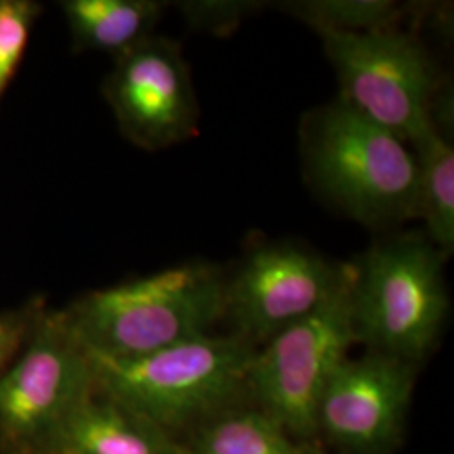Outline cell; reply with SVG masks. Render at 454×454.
<instances>
[{
  "mask_svg": "<svg viewBox=\"0 0 454 454\" xmlns=\"http://www.w3.org/2000/svg\"><path fill=\"white\" fill-rule=\"evenodd\" d=\"M411 146L418 160V217L426 238L448 256L454 247L453 140L431 130Z\"/></svg>",
  "mask_w": 454,
  "mask_h": 454,
  "instance_id": "14",
  "label": "cell"
},
{
  "mask_svg": "<svg viewBox=\"0 0 454 454\" xmlns=\"http://www.w3.org/2000/svg\"><path fill=\"white\" fill-rule=\"evenodd\" d=\"M256 347L238 335H202L145 357L93 358L97 389L168 434L236 407L249 394Z\"/></svg>",
  "mask_w": 454,
  "mask_h": 454,
  "instance_id": "2",
  "label": "cell"
},
{
  "mask_svg": "<svg viewBox=\"0 0 454 454\" xmlns=\"http://www.w3.org/2000/svg\"><path fill=\"white\" fill-rule=\"evenodd\" d=\"M39 12L31 0H0V101L22 65Z\"/></svg>",
  "mask_w": 454,
  "mask_h": 454,
  "instance_id": "16",
  "label": "cell"
},
{
  "mask_svg": "<svg viewBox=\"0 0 454 454\" xmlns=\"http://www.w3.org/2000/svg\"><path fill=\"white\" fill-rule=\"evenodd\" d=\"M226 273L214 262L189 261L105 290L65 309L91 357H145L209 335L224 318Z\"/></svg>",
  "mask_w": 454,
  "mask_h": 454,
  "instance_id": "1",
  "label": "cell"
},
{
  "mask_svg": "<svg viewBox=\"0 0 454 454\" xmlns=\"http://www.w3.org/2000/svg\"><path fill=\"white\" fill-rule=\"evenodd\" d=\"M285 11L315 33H372L395 27L401 7L392 0H296Z\"/></svg>",
  "mask_w": 454,
  "mask_h": 454,
  "instance_id": "15",
  "label": "cell"
},
{
  "mask_svg": "<svg viewBox=\"0 0 454 454\" xmlns=\"http://www.w3.org/2000/svg\"><path fill=\"white\" fill-rule=\"evenodd\" d=\"M416 365L371 352L347 357L325 387L317 427L341 448L384 454L401 436Z\"/></svg>",
  "mask_w": 454,
  "mask_h": 454,
  "instance_id": "10",
  "label": "cell"
},
{
  "mask_svg": "<svg viewBox=\"0 0 454 454\" xmlns=\"http://www.w3.org/2000/svg\"><path fill=\"white\" fill-rule=\"evenodd\" d=\"M95 387L93 358L65 309H44L0 375V454H56L66 424Z\"/></svg>",
  "mask_w": 454,
  "mask_h": 454,
  "instance_id": "5",
  "label": "cell"
},
{
  "mask_svg": "<svg viewBox=\"0 0 454 454\" xmlns=\"http://www.w3.org/2000/svg\"><path fill=\"white\" fill-rule=\"evenodd\" d=\"M56 454H192L157 424L95 390L66 424Z\"/></svg>",
  "mask_w": 454,
  "mask_h": 454,
  "instance_id": "11",
  "label": "cell"
},
{
  "mask_svg": "<svg viewBox=\"0 0 454 454\" xmlns=\"http://www.w3.org/2000/svg\"><path fill=\"white\" fill-rule=\"evenodd\" d=\"M46 309L43 298H34L20 309L0 313V375L9 369L33 333L35 322Z\"/></svg>",
  "mask_w": 454,
  "mask_h": 454,
  "instance_id": "18",
  "label": "cell"
},
{
  "mask_svg": "<svg viewBox=\"0 0 454 454\" xmlns=\"http://www.w3.org/2000/svg\"><path fill=\"white\" fill-rule=\"evenodd\" d=\"M340 275L341 266L300 246L260 244L226 276L224 318L234 325V335L260 348L318 309Z\"/></svg>",
  "mask_w": 454,
  "mask_h": 454,
  "instance_id": "8",
  "label": "cell"
},
{
  "mask_svg": "<svg viewBox=\"0 0 454 454\" xmlns=\"http://www.w3.org/2000/svg\"><path fill=\"white\" fill-rule=\"evenodd\" d=\"M305 157L315 185L360 223L418 217L414 150L340 98L313 116Z\"/></svg>",
  "mask_w": 454,
  "mask_h": 454,
  "instance_id": "4",
  "label": "cell"
},
{
  "mask_svg": "<svg viewBox=\"0 0 454 454\" xmlns=\"http://www.w3.org/2000/svg\"><path fill=\"white\" fill-rule=\"evenodd\" d=\"M358 343L352 305V264H341L335 290L318 309L256 348L249 394L296 438H311L332 375Z\"/></svg>",
  "mask_w": 454,
  "mask_h": 454,
  "instance_id": "6",
  "label": "cell"
},
{
  "mask_svg": "<svg viewBox=\"0 0 454 454\" xmlns=\"http://www.w3.org/2000/svg\"><path fill=\"white\" fill-rule=\"evenodd\" d=\"M446 258L427 238L404 234L350 262L358 343L418 365L434 348L448 317Z\"/></svg>",
  "mask_w": 454,
  "mask_h": 454,
  "instance_id": "3",
  "label": "cell"
},
{
  "mask_svg": "<svg viewBox=\"0 0 454 454\" xmlns=\"http://www.w3.org/2000/svg\"><path fill=\"white\" fill-rule=\"evenodd\" d=\"M340 82V99L407 145L433 130L431 101L441 76L421 43L395 27L317 33Z\"/></svg>",
  "mask_w": 454,
  "mask_h": 454,
  "instance_id": "7",
  "label": "cell"
},
{
  "mask_svg": "<svg viewBox=\"0 0 454 454\" xmlns=\"http://www.w3.org/2000/svg\"><path fill=\"white\" fill-rule=\"evenodd\" d=\"M177 9L185 22L200 33L212 35H231L246 17L261 9L256 0H185Z\"/></svg>",
  "mask_w": 454,
  "mask_h": 454,
  "instance_id": "17",
  "label": "cell"
},
{
  "mask_svg": "<svg viewBox=\"0 0 454 454\" xmlns=\"http://www.w3.org/2000/svg\"><path fill=\"white\" fill-rule=\"evenodd\" d=\"M286 427L262 409L231 407L199 424L192 454H325L309 441H294Z\"/></svg>",
  "mask_w": 454,
  "mask_h": 454,
  "instance_id": "13",
  "label": "cell"
},
{
  "mask_svg": "<svg viewBox=\"0 0 454 454\" xmlns=\"http://www.w3.org/2000/svg\"><path fill=\"white\" fill-rule=\"evenodd\" d=\"M61 7L74 48L114 58L153 35L163 12L157 0H66Z\"/></svg>",
  "mask_w": 454,
  "mask_h": 454,
  "instance_id": "12",
  "label": "cell"
},
{
  "mask_svg": "<svg viewBox=\"0 0 454 454\" xmlns=\"http://www.w3.org/2000/svg\"><path fill=\"white\" fill-rule=\"evenodd\" d=\"M103 93L120 131L144 150L177 145L197 129L199 106L191 71L172 39L153 34L114 58Z\"/></svg>",
  "mask_w": 454,
  "mask_h": 454,
  "instance_id": "9",
  "label": "cell"
}]
</instances>
